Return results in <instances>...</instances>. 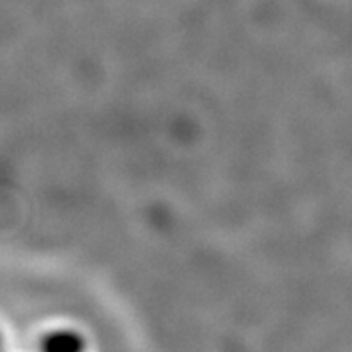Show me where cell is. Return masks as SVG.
Returning <instances> with one entry per match:
<instances>
[{
  "label": "cell",
  "instance_id": "6da1fadb",
  "mask_svg": "<svg viewBox=\"0 0 352 352\" xmlns=\"http://www.w3.org/2000/svg\"><path fill=\"white\" fill-rule=\"evenodd\" d=\"M40 352H85V340L76 331H52L41 340Z\"/></svg>",
  "mask_w": 352,
  "mask_h": 352
}]
</instances>
